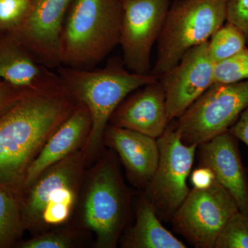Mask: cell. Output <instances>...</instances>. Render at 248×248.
Returning <instances> with one entry per match:
<instances>
[{"instance_id": "7a4b0ae2", "label": "cell", "mask_w": 248, "mask_h": 248, "mask_svg": "<svg viewBox=\"0 0 248 248\" xmlns=\"http://www.w3.org/2000/svg\"><path fill=\"white\" fill-rule=\"evenodd\" d=\"M57 70L65 91L75 102L86 106L91 114V132L82 148L86 159L100 151L108 124L127 96L159 79L151 73L139 74L130 71L124 62L117 60L99 69L62 65Z\"/></svg>"}, {"instance_id": "8fae6325", "label": "cell", "mask_w": 248, "mask_h": 248, "mask_svg": "<svg viewBox=\"0 0 248 248\" xmlns=\"http://www.w3.org/2000/svg\"><path fill=\"white\" fill-rule=\"evenodd\" d=\"M73 0H31L29 15L13 34L50 69L61 63L62 31Z\"/></svg>"}, {"instance_id": "52a82bcc", "label": "cell", "mask_w": 248, "mask_h": 248, "mask_svg": "<svg viewBox=\"0 0 248 248\" xmlns=\"http://www.w3.org/2000/svg\"><path fill=\"white\" fill-rule=\"evenodd\" d=\"M239 210L234 199L215 180L208 188L190 191L173 215V224L195 247L213 248L227 222Z\"/></svg>"}, {"instance_id": "ffe728a7", "label": "cell", "mask_w": 248, "mask_h": 248, "mask_svg": "<svg viewBox=\"0 0 248 248\" xmlns=\"http://www.w3.org/2000/svg\"><path fill=\"white\" fill-rule=\"evenodd\" d=\"M246 42L242 31L226 22L208 40L210 58L215 63L223 61L246 48Z\"/></svg>"}, {"instance_id": "4316f807", "label": "cell", "mask_w": 248, "mask_h": 248, "mask_svg": "<svg viewBox=\"0 0 248 248\" xmlns=\"http://www.w3.org/2000/svg\"><path fill=\"white\" fill-rule=\"evenodd\" d=\"M28 91L0 80V115L14 105Z\"/></svg>"}, {"instance_id": "d4e9b609", "label": "cell", "mask_w": 248, "mask_h": 248, "mask_svg": "<svg viewBox=\"0 0 248 248\" xmlns=\"http://www.w3.org/2000/svg\"><path fill=\"white\" fill-rule=\"evenodd\" d=\"M73 239L63 232L55 231L36 236L18 244L21 248H68L73 246Z\"/></svg>"}, {"instance_id": "4fadbf2b", "label": "cell", "mask_w": 248, "mask_h": 248, "mask_svg": "<svg viewBox=\"0 0 248 248\" xmlns=\"http://www.w3.org/2000/svg\"><path fill=\"white\" fill-rule=\"evenodd\" d=\"M0 80L27 91L62 86L58 75L39 62L11 33L0 34Z\"/></svg>"}, {"instance_id": "e0dca14e", "label": "cell", "mask_w": 248, "mask_h": 248, "mask_svg": "<svg viewBox=\"0 0 248 248\" xmlns=\"http://www.w3.org/2000/svg\"><path fill=\"white\" fill-rule=\"evenodd\" d=\"M104 139L120 155L133 179L139 184H148L159 161V148L155 138L129 129L108 125Z\"/></svg>"}, {"instance_id": "7c38bea8", "label": "cell", "mask_w": 248, "mask_h": 248, "mask_svg": "<svg viewBox=\"0 0 248 248\" xmlns=\"http://www.w3.org/2000/svg\"><path fill=\"white\" fill-rule=\"evenodd\" d=\"M110 121L115 126L159 138L169 123L161 81L158 79L138 89L120 104Z\"/></svg>"}, {"instance_id": "83f0119b", "label": "cell", "mask_w": 248, "mask_h": 248, "mask_svg": "<svg viewBox=\"0 0 248 248\" xmlns=\"http://www.w3.org/2000/svg\"><path fill=\"white\" fill-rule=\"evenodd\" d=\"M215 180L216 179L213 171L205 166H201L194 170L191 176V182L195 188H208Z\"/></svg>"}, {"instance_id": "cb8c5ba5", "label": "cell", "mask_w": 248, "mask_h": 248, "mask_svg": "<svg viewBox=\"0 0 248 248\" xmlns=\"http://www.w3.org/2000/svg\"><path fill=\"white\" fill-rule=\"evenodd\" d=\"M31 0H0V34L14 33L29 15Z\"/></svg>"}, {"instance_id": "5bb4252c", "label": "cell", "mask_w": 248, "mask_h": 248, "mask_svg": "<svg viewBox=\"0 0 248 248\" xmlns=\"http://www.w3.org/2000/svg\"><path fill=\"white\" fill-rule=\"evenodd\" d=\"M201 166L213 171L215 179L236 201L240 211L248 213V186L234 138L222 133L200 145Z\"/></svg>"}, {"instance_id": "44dd1931", "label": "cell", "mask_w": 248, "mask_h": 248, "mask_svg": "<svg viewBox=\"0 0 248 248\" xmlns=\"http://www.w3.org/2000/svg\"><path fill=\"white\" fill-rule=\"evenodd\" d=\"M76 185L62 186L52 192L42 213V226H58L68 219L77 200Z\"/></svg>"}, {"instance_id": "30bf717a", "label": "cell", "mask_w": 248, "mask_h": 248, "mask_svg": "<svg viewBox=\"0 0 248 248\" xmlns=\"http://www.w3.org/2000/svg\"><path fill=\"white\" fill-rule=\"evenodd\" d=\"M215 66L208 41L187 50L175 66L159 78L169 122L181 117L214 84Z\"/></svg>"}, {"instance_id": "7402d4cb", "label": "cell", "mask_w": 248, "mask_h": 248, "mask_svg": "<svg viewBox=\"0 0 248 248\" xmlns=\"http://www.w3.org/2000/svg\"><path fill=\"white\" fill-rule=\"evenodd\" d=\"M248 79V49L215 63L214 84H228Z\"/></svg>"}, {"instance_id": "2e32d148", "label": "cell", "mask_w": 248, "mask_h": 248, "mask_svg": "<svg viewBox=\"0 0 248 248\" xmlns=\"http://www.w3.org/2000/svg\"><path fill=\"white\" fill-rule=\"evenodd\" d=\"M84 151H78L49 168L20 195L26 230L42 226V216L49 196L62 186L78 184L86 163Z\"/></svg>"}, {"instance_id": "ba28073f", "label": "cell", "mask_w": 248, "mask_h": 248, "mask_svg": "<svg viewBox=\"0 0 248 248\" xmlns=\"http://www.w3.org/2000/svg\"><path fill=\"white\" fill-rule=\"evenodd\" d=\"M157 167L148 183V202L156 213L173 216L190 190L186 179L190 174L197 145L184 143L177 130L166 128L158 138Z\"/></svg>"}, {"instance_id": "8992f818", "label": "cell", "mask_w": 248, "mask_h": 248, "mask_svg": "<svg viewBox=\"0 0 248 248\" xmlns=\"http://www.w3.org/2000/svg\"><path fill=\"white\" fill-rule=\"evenodd\" d=\"M85 195L83 220L94 233L97 247L115 248L125 219V197L110 156L94 169Z\"/></svg>"}, {"instance_id": "d6986e66", "label": "cell", "mask_w": 248, "mask_h": 248, "mask_svg": "<svg viewBox=\"0 0 248 248\" xmlns=\"http://www.w3.org/2000/svg\"><path fill=\"white\" fill-rule=\"evenodd\" d=\"M25 230L20 196L0 188V248L18 246Z\"/></svg>"}, {"instance_id": "9c48e42d", "label": "cell", "mask_w": 248, "mask_h": 248, "mask_svg": "<svg viewBox=\"0 0 248 248\" xmlns=\"http://www.w3.org/2000/svg\"><path fill=\"white\" fill-rule=\"evenodd\" d=\"M170 4V0H122L120 45L129 71L151 73L152 49L159 39Z\"/></svg>"}, {"instance_id": "277c9868", "label": "cell", "mask_w": 248, "mask_h": 248, "mask_svg": "<svg viewBox=\"0 0 248 248\" xmlns=\"http://www.w3.org/2000/svg\"><path fill=\"white\" fill-rule=\"evenodd\" d=\"M228 2L177 0L170 4L157 40V57L151 73L159 79L187 50L208 42L226 22Z\"/></svg>"}, {"instance_id": "484cf974", "label": "cell", "mask_w": 248, "mask_h": 248, "mask_svg": "<svg viewBox=\"0 0 248 248\" xmlns=\"http://www.w3.org/2000/svg\"><path fill=\"white\" fill-rule=\"evenodd\" d=\"M226 22L242 31L248 42V0H229Z\"/></svg>"}, {"instance_id": "9a60e30c", "label": "cell", "mask_w": 248, "mask_h": 248, "mask_svg": "<svg viewBox=\"0 0 248 248\" xmlns=\"http://www.w3.org/2000/svg\"><path fill=\"white\" fill-rule=\"evenodd\" d=\"M91 125L92 120L89 109L84 104L77 103L71 115L55 130L31 163L23 191L49 168L79 151V147L82 143L85 145L89 138Z\"/></svg>"}, {"instance_id": "6da1fadb", "label": "cell", "mask_w": 248, "mask_h": 248, "mask_svg": "<svg viewBox=\"0 0 248 248\" xmlns=\"http://www.w3.org/2000/svg\"><path fill=\"white\" fill-rule=\"evenodd\" d=\"M76 104L60 86L28 91L0 115V188L21 195L31 163Z\"/></svg>"}, {"instance_id": "603a6c76", "label": "cell", "mask_w": 248, "mask_h": 248, "mask_svg": "<svg viewBox=\"0 0 248 248\" xmlns=\"http://www.w3.org/2000/svg\"><path fill=\"white\" fill-rule=\"evenodd\" d=\"M215 248H248V213L236 212L217 238Z\"/></svg>"}, {"instance_id": "ac0fdd59", "label": "cell", "mask_w": 248, "mask_h": 248, "mask_svg": "<svg viewBox=\"0 0 248 248\" xmlns=\"http://www.w3.org/2000/svg\"><path fill=\"white\" fill-rule=\"evenodd\" d=\"M125 246L133 248H186L184 243L161 225L148 200L140 204L136 223L125 240Z\"/></svg>"}, {"instance_id": "5b68a950", "label": "cell", "mask_w": 248, "mask_h": 248, "mask_svg": "<svg viewBox=\"0 0 248 248\" xmlns=\"http://www.w3.org/2000/svg\"><path fill=\"white\" fill-rule=\"evenodd\" d=\"M248 107V79L213 84L181 117L174 127L184 143L197 146L226 133Z\"/></svg>"}, {"instance_id": "3957f363", "label": "cell", "mask_w": 248, "mask_h": 248, "mask_svg": "<svg viewBox=\"0 0 248 248\" xmlns=\"http://www.w3.org/2000/svg\"><path fill=\"white\" fill-rule=\"evenodd\" d=\"M122 18V0H73L62 31V66H97L120 45Z\"/></svg>"}, {"instance_id": "f1b7e54d", "label": "cell", "mask_w": 248, "mask_h": 248, "mask_svg": "<svg viewBox=\"0 0 248 248\" xmlns=\"http://www.w3.org/2000/svg\"><path fill=\"white\" fill-rule=\"evenodd\" d=\"M234 138L244 141L248 146V107L243 111L238 120L228 129Z\"/></svg>"}]
</instances>
